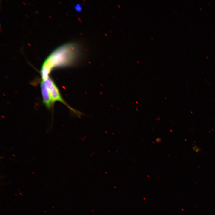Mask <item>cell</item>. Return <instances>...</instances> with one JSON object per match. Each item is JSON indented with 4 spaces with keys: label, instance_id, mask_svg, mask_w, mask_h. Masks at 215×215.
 <instances>
[{
    "label": "cell",
    "instance_id": "4",
    "mask_svg": "<svg viewBox=\"0 0 215 215\" xmlns=\"http://www.w3.org/2000/svg\"><path fill=\"white\" fill-rule=\"evenodd\" d=\"M193 150L196 152H198L200 151V149L198 148L197 146L194 145L192 147Z\"/></svg>",
    "mask_w": 215,
    "mask_h": 215
},
{
    "label": "cell",
    "instance_id": "3",
    "mask_svg": "<svg viewBox=\"0 0 215 215\" xmlns=\"http://www.w3.org/2000/svg\"><path fill=\"white\" fill-rule=\"evenodd\" d=\"M40 89L43 104L48 109L53 105L50 92L44 80H42L40 83Z\"/></svg>",
    "mask_w": 215,
    "mask_h": 215
},
{
    "label": "cell",
    "instance_id": "1",
    "mask_svg": "<svg viewBox=\"0 0 215 215\" xmlns=\"http://www.w3.org/2000/svg\"><path fill=\"white\" fill-rule=\"evenodd\" d=\"M78 50L76 45L69 43L63 45L53 51L46 59L40 70L42 80H45L54 69L72 65L76 59Z\"/></svg>",
    "mask_w": 215,
    "mask_h": 215
},
{
    "label": "cell",
    "instance_id": "2",
    "mask_svg": "<svg viewBox=\"0 0 215 215\" xmlns=\"http://www.w3.org/2000/svg\"><path fill=\"white\" fill-rule=\"evenodd\" d=\"M44 80L48 88L52 101L53 103L56 101L59 102L66 105L69 109L78 117H80L82 113L70 107L62 97L60 91L53 80L49 76Z\"/></svg>",
    "mask_w": 215,
    "mask_h": 215
}]
</instances>
